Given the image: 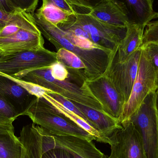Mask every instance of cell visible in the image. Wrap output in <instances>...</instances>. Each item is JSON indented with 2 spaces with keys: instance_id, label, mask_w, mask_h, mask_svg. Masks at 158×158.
Instances as JSON below:
<instances>
[{
  "instance_id": "6da1fadb",
  "label": "cell",
  "mask_w": 158,
  "mask_h": 158,
  "mask_svg": "<svg viewBox=\"0 0 158 158\" xmlns=\"http://www.w3.org/2000/svg\"><path fill=\"white\" fill-rule=\"evenodd\" d=\"M34 17L43 36L54 45L57 51L64 48L81 59L85 66L86 81L94 80L104 74L112 51L104 49L89 40L64 31L57 26Z\"/></svg>"
},
{
  "instance_id": "7a4b0ae2",
  "label": "cell",
  "mask_w": 158,
  "mask_h": 158,
  "mask_svg": "<svg viewBox=\"0 0 158 158\" xmlns=\"http://www.w3.org/2000/svg\"><path fill=\"white\" fill-rule=\"evenodd\" d=\"M50 68L24 71L11 77L40 85L72 102L105 113L99 101L84 85L81 86L68 80L59 81L56 79L52 76Z\"/></svg>"
},
{
  "instance_id": "3957f363",
  "label": "cell",
  "mask_w": 158,
  "mask_h": 158,
  "mask_svg": "<svg viewBox=\"0 0 158 158\" xmlns=\"http://www.w3.org/2000/svg\"><path fill=\"white\" fill-rule=\"evenodd\" d=\"M30 118L35 124L51 134L58 136H73L89 141L95 137L64 117L43 98L36 97L22 113Z\"/></svg>"
},
{
  "instance_id": "277c9868",
  "label": "cell",
  "mask_w": 158,
  "mask_h": 158,
  "mask_svg": "<svg viewBox=\"0 0 158 158\" xmlns=\"http://www.w3.org/2000/svg\"><path fill=\"white\" fill-rule=\"evenodd\" d=\"M156 96V91L149 93L129 120L142 136L147 158H158V112Z\"/></svg>"
},
{
  "instance_id": "5b68a950",
  "label": "cell",
  "mask_w": 158,
  "mask_h": 158,
  "mask_svg": "<svg viewBox=\"0 0 158 158\" xmlns=\"http://www.w3.org/2000/svg\"><path fill=\"white\" fill-rule=\"evenodd\" d=\"M118 51L117 48L111 52L107 67L104 74L111 81L126 104L137 77L142 47L123 62L118 61Z\"/></svg>"
},
{
  "instance_id": "8992f818",
  "label": "cell",
  "mask_w": 158,
  "mask_h": 158,
  "mask_svg": "<svg viewBox=\"0 0 158 158\" xmlns=\"http://www.w3.org/2000/svg\"><path fill=\"white\" fill-rule=\"evenodd\" d=\"M157 89L156 71L146 53L142 47L137 77L129 100L125 104L120 121L121 124L129 121L148 94L156 91Z\"/></svg>"
},
{
  "instance_id": "52a82bcc",
  "label": "cell",
  "mask_w": 158,
  "mask_h": 158,
  "mask_svg": "<svg viewBox=\"0 0 158 158\" xmlns=\"http://www.w3.org/2000/svg\"><path fill=\"white\" fill-rule=\"evenodd\" d=\"M33 14H29L23 24L9 36L0 38V56L44 48V40Z\"/></svg>"
},
{
  "instance_id": "ba28073f",
  "label": "cell",
  "mask_w": 158,
  "mask_h": 158,
  "mask_svg": "<svg viewBox=\"0 0 158 158\" xmlns=\"http://www.w3.org/2000/svg\"><path fill=\"white\" fill-rule=\"evenodd\" d=\"M56 52L45 48L0 56V73L14 76L20 72L50 68L57 62Z\"/></svg>"
},
{
  "instance_id": "9c48e42d",
  "label": "cell",
  "mask_w": 158,
  "mask_h": 158,
  "mask_svg": "<svg viewBox=\"0 0 158 158\" xmlns=\"http://www.w3.org/2000/svg\"><path fill=\"white\" fill-rule=\"evenodd\" d=\"M74 22L87 32L92 42L110 51L118 48L127 30L102 22L89 13H76Z\"/></svg>"
},
{
  "instance_id": "30bf717a",
  "label": "cell",
  "mask_w": 158,
  "mask_h": 158,
  "mask_svg": "<svg viewBox=\"0 0 158 158\" xmlns=\"http://www.w3.org/2000/svg\"><path fill=\"white\" fill-rule=\"evenodd\" d=\"M108 137L111 153L108 158H147L140 133L131 120Z\"/></svg>"
},
{
  "instance_id": "8fae6325",
  "label": "cell",
  "mask_w": 158,
  "mask_h": 158,
  "mask_svg": "<svg viewBox=\"0 0 158 158\" xmlns=\"http://www.w3.org/2000/svg\"><path fill=\"white\" fill-rule=\"evenodd\" d=\"M101 104L104 112L120 121L125 102L110 79L106 75L83 83Z\"/></svg>"
},
{
  "instance_id": "7c38bea8",
  "label": "cell",
  "mask_w": 158,
  "mask_h": 158,
  "mask_svg": "<svg viewBox=\"0 0 158 158\" xmlns=\"http://www.w3.org/2000/svg\"><path fill=\"white\" fill-rule=\"evenodd\" d=\"M40 128L43 136V153L58 148L67 151L74 158H108L92 141L75 136L55 135Z\"/></svg>"
},
{
  "instance_id": "4fadbf2b",
  "label": "cell",
  "mask_w": 158,
  "mask_h": 158,
  "mask_svg": "<svg viewBox=\"0 0 158 158\" xmlns=\"http://www.w3.org/2000/svg\"><path fill=\"white\" fill-rule=\"evenodd\" d=\"M88 13L102 22L116 27L127 28L131 22L125 4L118 0H102Z\"/></svg>"
},
{
  "instance_id": "5bb4252c",
  "label": "cell",
  "mask_w": 158,
  "mask_h": 158,
  "mask_svg": "<svg viewBox=\"0 0 158 158\" xmlns=\"http://www.w3.org/2000/svg\"><path fill=\"white\" fill-rule=\"evenodd\" d=\"M0 97L22 116L36 97L7 76L0 73Z\"/></svg>"
},
{
  "instance_id": "9a60e30c",
  "label": "cell",
  "mask_w": 158,
  "mask_h": 158,
  "mask_svg": "<svg viewBox=\"0 0 158 158\" xmlns=\"http://www.w3.org/2000/svg\"><path fill=\"white\" fill-rule=\"evenodd\" d=\"M72 102L84 115L90 124L106 139L108 140V137L114 132L122 128L119 121L106 113L79 103Z\"/></svg>"
},
{
  "instance_id": "2e32d148",
  "label": "cell",
  "mask_w": 158,
  "mask_h": 158,
  "mask_svg": "<svg viewBox=\"0 0 158 158\" xmlns=\"http://www.w3.org/2000/svg\"><path fill=\"white\" fill-rule=\"evenodd\" d=\"M23 146L21 158H42V135L34 123L24 126L19 137Z\"/></svg>"
},
{
  "instance_id": "e0dca14e",
  "label": "cell",
  "mask_w": 158,
  "mask_h": 158,
  "mask_svg": "<svg viewBox=\"0 0 158 158\" xmlns=\"http://www.w3.org/2000/svg\"><path fill=\"white\" fill-rule=\"evenodd\" d=\"M145 29L138 24L131 22L127 27L125 37L119 44L118 60L123 62L135 52L141 48Z\"/></svg>"
},
{
  "instance_id": "ac0fdd59",
  "label": "cell",
  "mask_w": 158,
  "mask_h": 158,
  "mask_svg": "<svg viewBox=\"0 0 158 158\" xmlns=\"http://www.w3.org/2000/svg\"><path fill=\"white\" fill-rule=\"evenodd\" d=\"M123 2L132 17L131 22L136 23L145 29L147 25L156 18L153 9L154 0H124Z\"/></svg>"
},
{
  "instance_id": "d6986e66",
  "label": "cell",
  "mask_w": 158,
  "mask_h": 158,
  "mask_svg": "<svg viewBox=\"0 0 158 158\" xmlns=\"http://www.w3.org/2000/svg\"><path fill=\"white\" fill-rule=\"evenodd\" d=\"M56 56L58 62L63 64L67 69L69 78L80 83L81 86L86 81L85 66L81 59L75 54L64 49L57 50Z\"/></svg>"
},
{
  "instance_id": "ffe728a7",
  "label": "cell",
  "mask_w": 158,
  "mask_h": 158,
  "mask_svg": "<svg viewBox=\"0 0 158 158\" xmlns=\"http://www.w3.org/2000/svg\"><path fill=\"white\" fill-rule=\"evenodd\" d=\"M42 98H43L51 106L55 108L57 111L63 115L64 117L94 136L96 139V141L100 143H108L109 140L104 138L95 128L92 127L86 121L74 112L65 108L63 106L62 104L56 101L46 92Z\"/></svg>"
},
{
  "instance_id": "44dd1931",
  "label": "cell",
  "mask_w": 158,
  "mask_h": 158,
  "mask_svg": "<svg viewBox=\"0 0 158 158\" xmlns=\"http://www.w3.org/2000/svg\"><path fill=\"white\" fill-rule=\"evenodd\" d=\"M42 1V4L33 14L34 16L57 27L68 23L75 18V15L58 8L48 0Z\"/></svg>"
},
{
  "instance_id": "7402d4cb",
  "label": "cell",
  "mask_w": 158,
  "mask_h": 158,
  "mask_svg": "<svg viewBox=\"0 0 158 158\" xmlns=\"http://www.w3.org/2000/svg\"><path fill=\"white\" fill-rule=\"evenodd\" d=\"M23 146L14 132L0 134V158H21Z\"/></svg>"
},
{
  "instance_id": "603a6c76",
  "label": "cell",
  "mask_w": 158,
  "mask_h": 158,
  "mask_svg": "<svg viewBox=\"0 0 158 158\" xmlns=\"http://www.w3.org/2000/svg\"><path fill=\"white\" fill-rule=\"evenodd\" d=\"M19 113L7 101L0 97V125L13 126Z\"/></svg>"
},
{
  "instance_id": "cb8c5ba5",
  "label": "cell",
  "mask_w": 158,
  "mask_h": 158,
  "mask_svg": "<svg viewBox=\"0 0 158 158\" xmlns=\"http://www.w3.org/2000/svg\"><path fill=\"white\" fill-rule=\"evenodd\" d=\"M6 76H7L12 79L13 81H15L24 89H26L30 94L36 97L42 98L43 96L46 93V89L40 86V85L29 82L26 81H23L21 79L14 77L11 76H7V75H6Z\"/></svg>"
},
{
  "instance_id": "d4e9b609",
  "label": "cell",
  "mask_w": 158,
  "mask_h": 158,
  "mask_svg": "<svg viewBox=\"0 0 158 158\" xmlns=\"http://www.w3.org/2000/svg\"><path fill=\"white\" fill-rule=\"evenodd\" d=\"M145 28L142 45L148 43L158 44V20L150 22Z\"/></svg>"
},
{
  "instance_id": "484cf974",
  "label": "cell",
  "mask_w": 158,
  "mask_h": 158,
  "mask_svg": "<svg viewBox=\"0 0 158 158\" xmlns=\"http://www.w3.org/2000/svg\"><path fill=\"white\" fill-rule=\"evenodd\" d=\"M141 47L146 53L156 71L158 88V44H145Z\"/></svg>"
},
{
  "instance_id": "4316f807",
  "label": "cell",
  "mask_w": 158,
  "mask_h": 158,
  "mask_svg": "<svg viewBox=\"0 0 158 158\" xmlns=\"http://www.w3.org/2000/svg\"><path fill=\"white\" fill-rule=\"evenodd\" d=\"M46 93L50 94L51 96L52 97L55 99H56V101H58L60 104H62L63 106L65 108L67 109L68 110H70V111H72V112L76 113L77 115L81 117V118H83L88 123L90 124L87 120L86 119V118L85 117L84 115L78 109L76 106L74 105V103L72 101L63 97L60 95L58 94H56V93H55L54 92H52V91H50V90L46 89Z\"/></svg>"
},
{
  "instance_id": "83f0119b",
  "label": "cell",
  "mask_w": 158,
  "mask_h": 158,
  "mask_svg": "<svg viewBox=\"0 0 158 158\" xmlns=\"http://www.w3.org/2000/svg\"><path fill=\"white\" fill-rule=\"evenodd\" d=\"M73 5L77 13H88L91 9L102 0H67Z\"/></svg>"
},
{
  "instance_id": "f1b7e54d",
  "label": "cell",
  "mask_w": 158,
  "mask_h": 158,
  "mask_svg": "<svg viewBox=\"0 0 158 158\" xmlns=\"http://www.w3.org/2000/svg\"><path fill=\"white\" fill-rule=\"evenodd\" d=\"M51 74L54 78L59 81H64L69 78V75L64 66L60 62H57L50 67Z\"/></svg>"
},
{
  "instance_id": "f546056e",
  "label": "cell",
  "mask_w": 158,
  "mask_h": 158,
  "mask_svg": "<svg viewBox=\"0 0 158 158\" xmlns=\"http://www.w3.org/2000/svg\"><path fill=\"white\" fill-rule=\"evenodd\" d=\"M14 5L27 13L33 14L38 6L39 0H10Z\"/></svg>"
},
{
  "instance_id": "4dcf8cb0",
  "label": "cell",
  "mask_w": 158,
  "mask_h": 158,
  "mask_svg": "<svg viewBox=\"0 0 158 158\" xmlns=\"http://www.w3.org/2000/svg\"><path fill=\"white\" fill-rule=\"evenodd\" d=\"M42 158H74L66 150L61 148H52L43 154Z\"/></svg>"
},
{
  "instance_id": "1f68e13d",
  "label": "cell",
  "mask_w": 158,
  "mask_h": 158,
  "mask_svg": "<svg viewBox=\"0 0 158 158\" xmlns=\"http://www.w3.org/2000/svg\"><path fill=\"white\" fill-rule=\"evenodd\" d=\"M58 8L75 15L77 13L75 6L67 0H48Z\"/></svg>"
},
{
  "instance_id": "d6a6232c",
  "label": "cell",
  "mask_w": 158,
  "mask_h": 158,
  "mask_svg": "<svg viewBox=\"0 0 158 158\" xmlns=\"http://www.w3.org/2000/svg\"><path fill=\"white\" fill-rule=\"evenodd\" d=\"M19 9L10 0H0V10L5 13L14 14Z\"/></svg>"
},
{
  "instance_id": "836d02e7",
  "label": "cell",
  "mask_w": 158,
  "mask_h": 158,
  "mask_svg": "<svg viewBox=\"0 0 158 158\" xmlns=\"http://www.w3.org/2000/svg\"><path fill=\"white\" fill-rule=\"evenodd\" d=\"M14 14L5 13L0 10V27L2 28L9 22L14 15Z\"/></svg>"
},
{
  "instance_id": "e575fe53",
  "label": "cell",
  "mask_w": 158,
  "mask_h": 158,
  "mask_svg": "<svg viewBox=\"0 0 158 158\" xmlns=\"http://www.w3.org/2000/svg\"><path fill=\"white\" fill-rule=\"evenodd\" d=\"M10 132H14V126L0 125V134L6 133Z\"/></svg>"
},
{
  "instance_id": "d590c367",
  "label": "cell",
  "mask_w": 158,
  "mask_h": 158,
  "mask_svg": "<svg viewBox=\"0 0 158 158\" xmlns=\"http://www.w3.org/2000/svg\"><path fill=\"white\" fill-rule=\"evenodd\" d=\"M156 105L157 110L158 112V88L156 90Z\"/></svg>"
},
{
  "instance_id": "8d00e7d4",
  "label": "cell",
  "mask_w": 158,
  "mask_h": 158,
  "mask_svg": "<svg viewBox=\"0 0 158 158\" xmlns=\"http://www.w3.org/2000/svg\"><path fill=\"white\" fill-rule=\"evenodd\" d=\"M156 18H158V13H156Z\"/></svg>"
},
{
  "instance_id": "74e56055",
  "label": "cell",
  "mask_w": 158,
  "mask_h": 158,
  "mask_svg": "<svg viewBox=\"0 0 158 158\" xmlns=\"http://www.w3.org/2000/svg\"><path fill=\"white\" fill-rule=\"evenodd\" d=\"M2 28L1 27H0V31H1V30H2Z\"/></svg>"
},
{
  "instance_id": "f35d334b",
  "label": "cell",
  "mask_w": 158,
  "mask_h": 158,
  "mask_svg": "<svg viewBox=\"0 0 158 158\" xmlns=\"http://www.w3.org/2000/svg\"></svg>"
}]
</instances>
